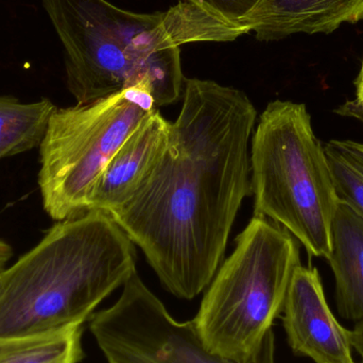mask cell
Masks as SVG:
<instances>
[{"mask_svg": "<svg viewBox=\"0 0 363 363\" xmlns=\"http://www.w3.org/2000/svg\"><path fill=\"white\" fill-rule=\"evenodd\" d=\"M163 157L108 215L144 252L162 285L192 300L208 287L237 213L253 196L250 143L257 112L247 94L186 79Z\"/></svg>", "mask_w": 363, "mask_h": 363, "instance_id": "obj_1", "label": "cell"}, {"mask_svg": "<svg viewBox=\"0 0 363 363\" xmlns=\"http://www.w3.org/2000/svg\"><path fill=\"white\" fill-rule=\"evenodd\" d=\"M42 2L63 45L67 87L77 104L145 85L157 108L169 106L185 86L182 45L232 42L249 33L187 1L151 14L108 0Z\"/></svg>", "mask_w": 363, "mask_h": 363, "instance_id": "obj_2", "label": "cell"}, {"mask_svg": "<svg viewBox=\"0 0 363 363\" xmlns=\"http://www.w3.org/2000/svg\"><path fill=\"white\" fill-rule=\"evenodd\" d=\"M135 245L108 213L57 221L0 271V340L82 325L136 271Z\"/></svg>", "mask_w": 363, "mask_h": 363, "instance_id": "obj_3", "label": "cell"}, {"mask_svg": "<svg viewBox=\"0 0 363 363\" xmlns=\"http://www.w3.org/2000/svg\"><path fill=\"white\" fill-rule=\"evenodd\" d=\"M250 157L254 216L283 226L309 256L328 259L339 196L306 106L268 104L252 136Z\"/></svg>", "mask_w": 363, "mask_h": 363, "instance_id": "obj_4", "label": "cell"}, {"mask_svg": "<svg viewBox=\"0 0 363 363\" xmlns=\"http://www.w3.org/2000/svg\"><path fill=\"white\" fill-rule=\"evenodd\" d=\"M235 243L192 321L209 352L247 363L283 313L301 264L300 245L283 226L260 216L252 218Z\"/></svg>", "mask_w": 363, "mask_h": 363, "instance_id": "obj_5", "label": "cell"}, {"mask_svg": "<svg viewBox=\"0 0 363 363\" xmlns=\"http://www.w3.org/2000/svg\"><path fill=\"white\" fill-rule=\"evenodd\" d=\"M155 106L145 85L67 108H55L40 144L38 185L51 219L87 213L91 192L113 155Z\"/></svg>", "mask_w": 363, "mask_h": 363, "instance_id": "obj_6", "label": "cell"}, {"mask_svg": "<svg viewBox=\"0 0 363 363\" xmlns=\"http://www.w3.org/2000/svg\"><path fill=\"white\" fill-rule=\"evenodd\" d=\"M89 328L108 363H236L209 352L194 321L172 319L138 271L112 307L91 315ZM247 363H275L272 330Z\"/></svg>", "mask_w": 363, "mask_h": 363, "instance_id": "obj_7", "label": "cell"}, {"mask_svg": "<svg viewBox=\"0 0 363 363\" xmlns=\"http://www.w3.org/2000/svg\"><path fill=\"white\" fill-rule=\"evenodd\" d=\"M283 324L294 353L315 363H352L349 330L333 315L315 267L296 269L283 309Z\"/></svg>", "mask_w": 363, "mask_h": 363, "instance_id": "obj_8", "label": "cell"}, {"mask_svg": "<svg viewBox=\"0 0 363 363\" xmlns=\"http://www.w3.org/2000/svg\"><path fill=\"white\" fill-rule=\"evenodd\" d=\"M172 123L153 108L119 147L98 179L87 211L106 213L125 204L163 157Z\"/></svg>", "mask_w": 363, "mask_h": 363, "instance_id": "obj_9", "label": "cell"}, {"mask_svg": "<svg viewBox=\"0 0 363 363\" xmlns=\"http://www.w3.org/2000/svg\"><path fill=\"white\" fill-rule=\"evenodd\" d=\"M363 21V0H260L242 27L262 42L294 34H330Z\"/></svg>", "mask_w": 363, "mask_h": 363, "instance_id": "obj_10", "label": "cell"}, {"mask_svg": "<svg viewBox=\"0 0 363 363\" xmlns=\"http://www.w3.org/2000/svg\"><path fill=\"white\" fill-rule=\"evenodd\" d=\"M336 281L337 311L343 319L363 320V217L339 199L328 258Z\"/></svg>", "mask_w": 363, "mask_h": 363, "instance_id": "obj_11", "label": "cell"}, {"mask_svg": "<svg viewBox=\"0 0 363 363\" xmlns=\"http://www.w3.org/2000/svg\"><path fill=\"white\" fill-rule=\"evenodd\" d=\"M55 108L49 99L23 104L0 96V161L40 147Z\"/></svg>", "mask_w": 363, "mask_h": 363, "instance_id": "obj_12", "label": "cell"}, {"mask_svg": "<svg viewBox=\"0 0 363 363\" xmlns=\"http://www.w3.org/2000/svg\"><path fill=\"white\" fill-rule=\"evenodd\" d=\"M82 328L0 340V363H78L83 358Z\"/></svg>", "mask_w": 363, "mask_h": 363, "instance_id": "obj_13", "label": "cell"}, {"mask_svg": "<svg viewBox=\"0 0 363 363\" xmlns=\"http://www.w3.org/2000/svg\"><path fill=\"white\" fill-rule=\"evenodd\" d=\"M324 149L339 199L363 217V143L333 140Z\"/></svg>", "mask_w": 363, "mask_h": 363, "instance_id": "obj_14", "label": "cell"}, {"mask_svg": "<svg viewBox=\"0 0 363 363\" xmlns=\"http://www.w3.org/2000/svg\"><path fill=\"white\" fill-rule=\"evenodd\" d=\"M236 27L253 12L260 0H184ZM245 28V27H242Z\"/></svg>", "mask_w": 363, "mask_h": 363, "instance_id": "obj_15", "label": "cell"}, {"mask_svg": "<svg viewBox=\"0 0 363 363\" xmlns=\"http://www.w3.org/2000/svg\"><path fill=\"white\" fill-rule=\"evenodd\" d=\"M341 116L353 117L363 123V61L359 76L356 80V97L350 100L336 111Z\"/></svg>", "mask_w": 363, "mask_h": 363, "instance_id": "obj_16", "label": "cell"}, {"mask_svg": "<svg viewBox=\"0 0 363 363\" xmlns=\"http://www.w3.org/2000/svg\"><path fill=\"white\" fill-rule=\"evenodd\" d=\"M349 338L352 349L357 352L363 363V320L357 322L353 330H349Z\"/></svg>", "mask_w": 363, "mask_h": 363, "instance_id": "obj_17", "label": "cell"}, {"mask_svg": "<svg viewBox=\"0 0 363 363\" xmlns=\"http://www.w3.org/2000/svg\"><path fill=\"white\" fill-rule=\"evenodd\" d=\"M12 255L13 251L10 245L4 242V241L0 240V270L6 268V264H8Z\"/></svg>", "mask_w": 363, "mask_h": 363, "instance_id": "obj_18", "label": "cell"}, {"mask_svg": "<svg viewBox=\"0 0 363 363\" xmlns=\"http://www.w3.org/2000/svg\"><path fill=\"white\" fill-rule=\"evenodd\" d=\"M352 363H355V362H352Z\"/></svg>", "mask_w": 363, "mask_h": 363, "instance_id": "obj_19", "label": "cell"}, {"mask_svg": "<svg viewBox=\"0 0 363 363\" xmlns=\"http://www.w3.org/2000/svg\"><path fill=\"white\" fill-rule=\"evenodd\" d=\"M0 271H1V270H0Z\"/></svg>", "mask_w": 363, "mask_h": 363, "instance_id": "obj_20", "label": "cell"}]
</instances>
